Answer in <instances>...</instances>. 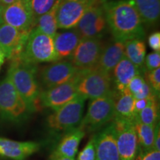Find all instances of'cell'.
<instances>
[{"label": "cell", "instance_id": "obj_1", "mask_svg": "<svg viewBox=\"0 0 160 160\" xmlns=\"http://www.w3.org/2000/svg\"><path fill=\"white\" fill-rule=\"evenodd\" d=\"M102 8L107 25L115 40L143 39V22L131 0L108 2L103 4Z\"/></svg>", "mask_w": 160, "mask_h": 160}, {"label": "cell", "instance_id": "obj_2", "mask_svg": "<svg viewBox=\"0 0 160 160\" xmlns=\"http://www.w3.org/2000/svg\"><path fill=\"white\" fill-rule=\"evenodd\" d=\"M37 65L11 60L8 76L32 113L39 108V95L42 90L38 81Z\"/></svg>", "mask_w": 160, "mask_h": 160}, {"label": "cell", "instance_id": "obj_3", "mask_svg": "<svg viewBox=\"0 0 160 160\" xmlns=\"http://www.w3.org/2000/svg\"><path fill=\"white\" fill-rule=\"evenodd\" d=\"M14 59L37 65L39 63L59 61L53 38L42 33L37 27L29 32L21 53Z\"/></svg>", "mask_w": 160, "mask_h": 160}, {"label": "cell", "instance_id": "obj_4", "mask_svg": "<svg viewBox=\"0 0 160 160\" xmlns=\"http://www.w3.org/2000/svg\"><path fill=\"white\" fill-rule=\"evenodd\" d=\"M85 101L83 97L78 96L49 115L46 127L50 134L63 136L79 127L83 117Z\"/></svg>", "mask_w": 160, "mask_h": 160}, {"label": "cell", "instance_id": "obj_5", "mask_svg": "<svg viewBox=\"0 0 160 160\" xmlns=\"http://www.w3.org/2000/svg\"><path fill=\"white\" fill-rule=\"evenodd\" d=\"M32 113L18 93L8 76L0 81V117L5 121L22 124Z\"/></svg>", "mask_w": 160, "mask_h": 160}, {"label": "cell", "instance_id": "obj_6", "mask_svg": "<svg viewBox=\"0 0 160 160\" xmlns=\"http://www.w3.org/2000/svg\"><path fill=\"white\" fill-rule=\"evenodd\" d=\"M114 118L113 92L109 95L92 99L87 113L82 117L79 127L85 133L97 131L113 121Z\"/></svg>", "mask_w": 160, "mask_h": 160}, {"label": "cell", "instance_id": "obj_7", "mask_svg": "<svg viewBox=\"0 0 160 160\" xmlns=\"http://www.w3.org/2000/svg\"><path fill=\"white\" fill-rule=\"evenodd\" d=\"M111 76L97 69L80 72L77 82L78 95L85 99H95L113 93Z\"/></svg>", "mask_w": 160, "mask_h": 160}, {"label": "cell", "instance_id": "obj_8", "mask_svg": "<svg viewBox=\"0 0 160 160\" xmlns=\"http://www.w3.org/2000/svg\"><path fill=\"white\" fill-rule=\"evenodd\" d=\"M80 70L70 60H59L38 70V81L42 91L71 81L79 74Z\"/></svg>", "mask_w": 160, "mask_h": 160}, {"label": "cell", "instance_id": "obj_9", "mask_svg": "<svg viewBox=\"0 0 160 160\" xmlns=\"http://www.w3.org/2000/svg\"><path fill=\"white\" fill-rule=\"evenodd\" d=\"M80 72L71 81L42 91L39 95V107L54 111L78 97L77 82Z\"/></svg>", "mask_w": 160, "mask_h": 160}, {"label": "cell", "instance_id": "obj_10", "mask_svg": "<svg viewBox=\"0 0 160 160\" xmlns=\"http://www.w3.org/2000/svg\"><path fill=\"white\" fill-rule=\"evenodd\" d=\"M120 160H134L139 150L134 122L128 120L113 119Z\"/></svg>", "mask_w": 160, "mask_h": 160}, {"label": "cell", "instance_id": "obj_11", "mask_svg": "<svg viewBox=\"0 0 160 160\" xmlns=\"http://www.w3.org/2000/svg\"><path fill=\"white\" fill-rule=\"evenodd\" d=\"M104 46L99 38H82L70 61L79 70L94 68Z\"/></svg>", "mask_w": 160, "mask_h": 160}, {"label": "cell", "instance_id": "obj_12", "mask_svg": "<svg viewBox=\"0 0 160 160\" xmlns=\"http://www.w3.org/2000/svg\"><path fill=\"white\" fill-rule=\"evenodd\" d=\"M3 22L21 31H31L35 27V18L30 0H19L5 6L3 11Z\"/></svg>", "mask_w": 160, "mask_h": 160}, {"label": "cell", "instance_id": "obj_13", "mask_svg": "<svg viewBox=\"0 0 160 160\" xmlns=\"http://www.w3.org/2000/svg\"><path fill=\"white\" fill-rule=\"evenodd\" d=\"M107 22L102 6L98 4L88 8L75 28L82 38H100L107 28Z\"/></svg>", "mask_w": 160, "mask_h": 160}, {"label": "cell", "instance_id": "obj_14", "mask_svg": "<svg viewBox=\"0 0 160 160\" xmlns=\"http://www.w3.org/2000/svg\"><path fill=\"white\" fill-rule=\"evenodd\" d=\"M90 6L91 5L79 2L59 0L57 9L58 29L75 28Z\"/></svg>", "mask_w": 160, "mask_h": 160}, {"label": "cell", "instance_id": "obj_15", "mask_svg": "<svg viewBox=\"0 0 160 160\" xmlns=\"http://www.w3.org/2000/svg\"><path fill=\"white\" fill-rule=\"evenodd\" d=\"M28 33L29 32L21 31L4 22L0 25V46L6 59L11 61L19 56Z\"/></svg>", "mask_w": 160, "mask_h": 160}, {"label": "cell", "instance_id": "obj_16", "mask_svg": "<svg viewBox=\"0 0 160 160\" xmlns=\"http://www.w3.org/2000/svg\"><path fill=\"white\" fill-rule=\"evenodd\" d=\"M95 148L96 160H120L112 122L95 134Z\"/></svg>", "mask_w": 160, "mask_h": 160}, {"label": "cell", "instance_id": "obj_17", "mask_svg": "<svg viewBox=\"0 0 160 160\" xmlns=\"http://www.w3.org/2000/svg\"><path fill=\"white\" fill-rule=\"evenodd\" d=\"M40 148L36 142H18L0 137V157L11 160H25Z\"/></svg>", "mask_w": 160, "mask_h": 160}, {"label": "cell", "instance_id": "obj_18", "mask_svg": "<svg viewBox=\"0 0 160 160\" xmlns=\"http://www.w3.org/2000/svg\"><path fill=\"white\" fill-rule=\"evenodd\" d=\"M81 39V36L76 28L57 32L53 41L59 60H70Z\"/></svg>", "mask_w": 160, "mask_h": 160}, {"label": "cell", "instance_id": "obj_19", "mask_svg": "<svg viewBox=\"0 0 160 160\" xmlns=\"http://www.w3.org/2000/svg\"><path fill=\"white\" fill-rule=\"evenodd\" d=\"M139 73L142 74L139 68H137L128 58L124 57L112 71L111 80L113 91L114 92H122L128 89V86L131 79Z\"/></svg>", "mask_w": 160, "mask_h": 160}, {"label": "cell", "instance_id": "obj_20", "mask_svg": "<svg viewBox=\"0 0 160 160\" xmlns=\"http://www.w3.org/2000/svg\"><path fill=\"white\" fill-rule=\"evenodd\" d=\"M124 57V42L115 40L114 42L103 48L97 65L93 69L99 70L111 76L113 68Z\"/></svg>", "mask_w": 160, "mask_h": 160}, {"label": "cell", "instance_id": "obj_21", "mask_svg": "<svg viewBox=\"0 0 160 160\" xmlns=\"http://www.w3.org/2000/svg\"><path fill=\"white\" fill-rule=\"evenodd\" d=\"M85 135V132L79 127L65 133L57 144L51 157H65L74 159L77 154L80 142Z\"/></svg>", "mask_w": 160, "mask_h": 160}, {"label": "cell", "instance_id": "obj_22", "mask_svg": "<svg viewBox=\"0 0 160 160\" xmlns=\"http://www.w3.org/2000/svg\"><path fill=\"white\" fill-rule=\"evenodd\" d=\"M114 118L113 119L128 120L134 122V97L128 89L122 92L113 91Z\"/></svg>", "mask_w": 160, "mask_h": 160}, {"label": "cell", "instance_id": "obj_23", "mask_svg": "<svg viewBox=\"0 0 160 160\" xmlns=\"http://www.w3.org/2000/svg\"><path fill=\"white\" fill-rule=\"evenodd\" d=\"M124 52L125 57L143 73L146 55V47L143 39H133L124 42Z\"/></svg>", "mask_w": 160, "mask_h": 160}, {"label": "cell", "instance_id": "obj_24", "mask_svg": "<svg viewBox=\"0 0 160 160\" xmlns=\"http://www.w3.org/2000/svg\"><path fill=\"white\" fill-rule=\"evenodd\" d=\"M143 24L153 25L159 19L160 0H131Z\"/></svg>", "mask_w": 160, "mask_h": 160}, {"label": "cell", "instance_id": "obj_25", "mask_svg": "<svg viewBox=\"0 0 160 160\" xmlns=\"http://www.w3.org/2000/svg\"><path fill=\"white\" fill-rule=\"evenodd\" d=\"M59 0L53 6V8L45 14L40 16L35 20V27H37L42 33L53 38L58 30L57 21V9Z\"/></svg>", "mask_w": 160, "mask_h": 160}, {"label": "cell", "instance_id": "obj_26", "mask_svg": "<svg viewBox=\"0 0 160 160\" xmlns=\"http://www.w3.org/2000/svg\"><path fill=\"white\" fill-rule=\"evenodd\" d=\"M156 125H146L138 121L134 122L139 147L144 151H150L153 148Z\"/></svg>", "mask_w": 160, "mask_h": 160}, {"label": "cell", "instance_id": "obj_27", "mask_svg": "<svg viewBox=\"0 0 160 160\" xmlns=\"http://www.w3.org/2000/svg\"><path fill=\"white\" fill-rule=\"evenodd\" d=\"M128 89L135 99H148L154 96L157 97L142 73L136 75L131 79Z\"/></svg>", "mask_w": 160, "mask_h": 160}, {"label": "cell", "instance_id": "obj_28", "mask_svg": "<svg viewBox=\"0 0 160 160\" xmlns=\"http://www.w3.org/2000/svg\"><path fill=\"white\" fill-rule=\"evenodd\" d=\"M159 119V107H158L157 97L150 99L148 103L145 108L138 113L135 121H138L146 125H156Z\"/></svg>", "mask_w": 160, "mask_h": 160}, {"label": "cell", "instance_id": "obj_29", "mask_svg": "<svg viewBox=\"0 0 160 160\" xmlns=\"http://www.w3.org/2000/svg\"><path fill=\"white\" fill-rule=\"evenodd\" d=\"M59 0H30V5L36 19L45 14L53 8Z\"/></svg>", "mask_w": 160, "mask_h": 160}, {"label": "cell", "instance_id": "obj_30", "mask_svg": "<svg viewBox=\"0 0 160 160\" xmlns=\"http://www.w3.org/2000/svg\"><path fill=\"white\" fill-rule=\"evenodd\" d=\"M77 160H96L95 135L92 136L87 145L80 151Z\"/></svg>", "mask_w": 160, "mask_h": 160}, {"label": "cell", "instance_id": "obj_31", "mask_svg": "<svg viewBox=\"0 0 160 160\" xmlns=\"http://www.w3.org/2000/svg\"><path fill=\"white\" fill-rule=\"evenodd\" d=\"M146 77H147V82L151 86L156 95L159 96L160 91V68H158L157 69L151 71L146 72Z\"/></svg>", "mask_w": 160, "mask_h": 160}, {"label": "cell", "instance_id": "obj_32", "mask_svg": "<svg viewBox=\"0 0 160 160\" xmlns=\"http://www.w3.org/2000/svg\"><path fill=\"white\" fill-rule=\"evenodd\" d=\"M145 72L151 71L160 67V53L154 51L145 58Z\"/></svg>", "mask_w": 160, "mask_h": 160}, {"label": "cell", "instance_id": "obj_33", "mask_svg": "<svg viewBox=\"0 0 160 160\" xmlns=\"http://www.w3.org/2000/svg\"><path fill=\"white\" fill-rule=\"evenodd\" d=\"M148 44L151 48L154 51H160V33L159 31L151 33L148 37Z\"/></svg>", "mask_w": 160, "mask_h": 160}, {"label": "cell", "instance_id": "obj_34", "mask_svg": "<svg viewBox=\"0 0 160 160\" xmlns=\"http://www.w3.org/2000/svg\"><path fill=\"white\" fill-rule=\"evenodd\" d=\"M142 160H160V151L153 149L146 151L142 150Z\"/></svg>", "mask_w": 160, "mask_h": 160}, {"label": "cell", "instance_id": "obj_35", "mask_svg": "<svg viewBox=\"0 0 160 160\" xmlns=\"http://www.w3.org/2000/svg\"><path fill=\"white\" fill-rule=\"evenodd\" d=\"M156 97V96H154ZM151 98L148 99H135L134 102V113H135V118L137 117L138 113L142 111L143 108L147 106L149 100Z\"/></svg>", "mask_w": 160, "mask_h": 160}, {"label": "cell", "instance_id": "obj_36", "mask_svg": "<svg viewBox=\"0 0 160 160\" xmlns=\"http://www.w3.org/2000/svg\"><path fill=\"white\" fill-rule=\"evenodd\" d=\"M153 150L160 151V129H159V123L158 122L155 128L154 133V139H153Z\"/></svg>", "mask_w": 160, "mask_h": 160}, {"label": "cell", "instance_id": "obj_37", "mask_svg": "<svg viewBox=\"0 0 160 160\" xmlns=\"http://www.w3.org/2000/svg\"><path fill=\"white\" fill-rule=\"evenodd\" d=\"M5 59H6L5 54V53H4L3 50H2V47L0 46V70H1L2 66L3 64L5 63Z\"/></svg>", "mask_w": 160, "mask_h": 160}, {"label": "cell", "instance_id": "obj_38", "mask_svg": "<svg viewBox=\"0 0 160 160\" xmlns=\"http://www.w3.org/2000/svg\"><path fill=\"white\" fill-rule=\"evenodd\" d=\"M70 1H76V2H83V3H87L89 5H95V4L98 3V0H70Z\"/></svg>", "mask_w": 160, "mask_h": 160}, {"label": "cell", "instance_id": "obj_39", "mask_svg": "<svg viewBox=\"0 0 160 160\" xmlns=\"http://www.w3.org/2000/svg\"><path fill=\"white\" fill-rule=\"evenodd\" d=\"M17 1H19V0H0V3L5 7V6L11 5V4L14 3Z\"/></svg>", "mask_w": 160, "mask_h": 160}, {"label": "cell", "instance_id": "obj_40", "mask_svg": "<svg viewBox=\"0 0 160 160\" xmlns=\"http://www.w3.org/2000/svg\"><path fill=\"white\" fill-rule=\"evenodd\" d=\"M51 160H75L73 158L65 157H50Z\"/></svg>", "mask_w": 160, "mask_h": 160}, {"label": "cell", "instance_id": "obj_41", "mask_svg": "<svg viewBox=\"0 0 160 160\" xmlns=\"http://www.w3.org/2000/svg\"><path fill=\"white\" fill-rule=\"evenodd\" d=\"M5 9V6L0 3V25L3 23V11Z\"/></svg>", "mask_w": 160, "mask_h": 160}, {"label": "cell", "instance_id": "obj_42", "mask_svg": "<svg viewBox=\"0 0 160 160\" xmlns=\"http://www.w3.org/2000/svg\"><path fill=\"white\" fill-rule=\"evenodd\" d=\"M134 160H142V149L139 147V150H138V153L137 156H136Z\"/></svg>", "mask_w": 160, "mask_h": 160}]
</instances>
